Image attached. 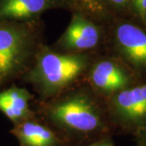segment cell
<instances>
[{
	"mask_svg": "<svg viewBox=\"0 0 146 146\" xmlns=\"http://www.w3.org/2000/svg\"><path fill=\"white\" fill-rule=\"evenodd\" d=\"M110 1H112L113 3H117V4H122L125 2L126 0H110Z\"/></svg>",
	"mask_w": 146,
	"mask_h": 146,
	"instance_id": "13",
	"label": "cell"
},
{
	"mask_svg": "<svg viewBox=\"0 0 146 146\" xmlns=\"http://www.w3.org/2000/svg\"><path fill=\"white\" fill-rule=\"evenodd\" d=\"M145 137H146V133H145Z\"/></svg>",
	"mask_w": 146,
	"mask_h": 146,
	"instance_id": "15",
	"label": "cell"
},
{
	"mask_svg": "<svg viewBox=\"0 0 146 146\" xmlns=\"http://www.w3.org/2000/svg\"><path fill=\"white\" fill-rule=\"evenodd\" d=\"M117 42L122 51L131 62L146 67V33L140 28L123 24L117 29Z\"/></svg>",
	"mask_w": 146,
	"mask_h": 146,
	"instance_id": "5",
	"label": "cell"
},
{
	"mask_svg": "<svg viewBox=\"0 0 146 146\" xmlns=\"http://www.w3.org/2000/svg\"><path fill=\"white\" fill-rule=\"evenodd\" d=\"M98 29L80 15H74L61 38L62 45L68 49L84 50L94 48L99 42Z\"/></svg>",
	"mask_w": 146,
	"mask_h": 146,
	"instance_id": "4",
	"label": "cell"
},
{
	"mask_svg": "<svg viewBox=\"0 0 146 146\" xmlns=\"http://www.w3.org/2000/svg\"><path fill=\"white\" fill-rule=\"evenodd\" d=\"M48 3V0H0V18H29L45 10Z\"/></svg>",
	"mask_w": 146,
	"mask_h": 146,
	"instance_id": "9",
	"label": "cell"
},
{
	"mask_svg": "<svg viewBox=\"0 0 146 146\" xmlns=\"http://www.w3.org/2000/svg\"><path fill=\"white\" fill-rule=\"evenodd\" d=\"M50 115L61 125L78 131L89 132L100 124L98 111L93 102L84 95H73L55 104Z\"/></svg>",
	"mask_w": 146,
	"mask_h": 146,
	"instance_id": "2",
	"label": "cell"
},
{
	"mask_svg": "<svg viewBox=\"0 0 146 146\" xmlns=\"http://www.w3.org/2000/svg\"><path fill=\"white\" fill-rule=\"evenodd\" d=\"M29 93L13 87L0 92V110L12 121H18L29 115Z\"/></svg>",
	"mask_w": 146,
	"mask_h": 146,
	"instance_id": "8",
	"label": "cell"
},
{
	"mask_svg": "<svg viewBox=\"0 0 146 146\" xmlns=\"http://www.w3.org/2000/svg\"><path fill=\"white\" fill-rule=\"evenodd\" d=\"M86 62V58L79 54L46 53L39 58L33 76L44 92L55 93L77 78Z\"/></svg>",
	"mask_w": 146,
	"mask_h": 146,
	"instance_id": "1",
	"label": "cell"
},
{
	"mask_svg": "<svg viewBox=\"0 0 146 146\" xmlns=\"http://www.w3.org/2000/svg\"><path fill=\"white\" fill-rule=\"evenodd\" d=\"M80 2L85 8L93 13H101L102 12L103 7L100 0H78Z\"/></svg>",
	"mask_w": 146,
	"mask_h": 146,
	"instance_id": "11",
	"label": "cell"
},
{
	"mask_svg": "<svg viewBox=\"0 0 146 146\" xmlns=\"http://www.w3.org/2000/svg\"><path fill=\"white\" fill-rule=\"evenodd\" d=\"M95 146H110L107 144H102V145H95Z\"/></svg>",
	"mask_w": 146,
	"mask_h": 146,
	"instance_id": "14",
	"label": "cell"
},
{
	"mask_svg": "<svg viewBox=\"0 0 146 146\" xmlns=\"http://www.w3.org/2000/svg\"><path fill=\"white\" fill-rule=\"evenodd\" d=\"M29 50V35L23 28L0 25V82L23 68Z\"/></svg>",
	"mask_w": 146,
	"mask_h": 146,
	"instance_id": "3",
	"label": "cell"
},
{
	"mask_svg": "<svg viewBox=\"0 0 146 146\" xmlns=\"http://www.w3.org/2000/svg\"><path fill=\"white\" fill-rule=\"evenodd\" d=\"M115 107L125 119L140 121L146 119V84L120 92L115 98Z\"/></svg>",
	"mask_w": 146,
	"mask_h": 146,
	"instance_id": "6",
	"label": "cell"
},
{
	"mask_svg": "<svg viewBox=\"0 0 146 146\" xmlns=\"http://www.w3.org/2000/svg\"><path fill=\"white\" fill-rule=\"evenodd\" d=\"M135 5L139 12L145 15L146 13V0H134Z\"/></svg>",
	"mask_w": 146,
	"mask_h": 146,
	"instance_id": "12",
	"label": "cell"
},
{
	"mask_svg": "<svg viewBox=\"0 0 146 146\" xmlns=\"http://www.w3.org/2000/svg\"><path fill=\"white\" fill-rule=\"evenodd\" d=\"M91 80L97 88L105 92L119 91L128 83L124 72L110 61L98 63L91 72Z\"/></svg>",
	"mask_w": 146,
	"mask_h": 146,
	"instance_id": "7",
	"label": "cell"
},
{
	"mask_svg": "<svg viewBox=\"0 0 146 146\" xmlns=\"http://www.w3.org/2000/svg\"><path fill=\"white\" fill-rule=\"evenodd\" d=\"M15 134L23 146H54L56 138L50 130L35 123L27 122L17 127Z\"/></svg>",
	"mask_w": 146,
	"mask_h": 146,
	"instance_id": "10",
	"label": "cell"
}]
</instances>
